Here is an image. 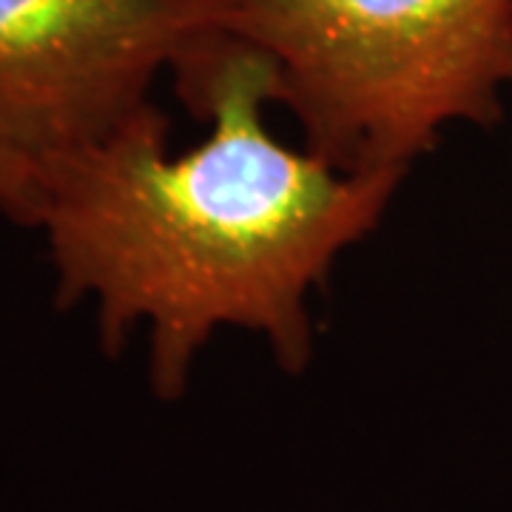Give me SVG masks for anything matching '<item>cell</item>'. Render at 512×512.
<instances>
[{
    "mask_svg": "<svg viewBox=\"0 0 512 512\" xmlns=\"http://www.w3.org/2000/svg\"><path fill=\"white\" fill-rule=\"evenodd\" d=\"M211 134L183 154L148 106L103 143L37 168V214L57 274V305H97L117 356L148 328V376L183 396L222 328L265 339L288 373L313 356L311 296L336 259L382 222L404 174L339 171L279 143L265 123L274 69L237 37L174 77Z\"/></svg>",
    "mask_w": 512,
    "mask_h": 512,
    "instance_id": "obj_1",
    "label": "cell"
},
{
    "mask_svg": "<svg viewBox=\"0 0 512 512\" xmlns=\"http://www.w3.org/2000/svg\"><path fill=\"white\" fill-rule=\"evenodd\" d=\"M231 37L274 69L276 106L339 171H399L512 89V0H239Z\"/></svg>",
    "mask_w": 512,
    "mask_h": 512,
    "instance_id": "obj_2",
    "label": "cell"
},
{
    "mask_svg": "<svg viewBox=\"0 0 512 512\" xmlns=\"http://www.w3.org/2000/svg\"><path fill=\"white\" fill-rule=\"evenodd\" d=\"M239 0H0V171L37 214V168L97 146L231 35Z\"/></svg>",
    "mask_w": 512,
    "mask_h": 512,
    "instance_id": "obj_3",
    "label": "cell"
},
{
    "mask_svg": "<svg viewBox=\"0 0 512 512\" xmlns=\"http://www.w3.org/2000/svg\"><path fill=\"white\" fill-rule=\"evenodd\" d=\"M0 211H3L9 220L29 225V202H26V197L18 191V185L12 183L3 171H0Z\"/></svg>",
    "mask_w": 512,
    "mask_h": 512,
    "instance_id": "obj_4",
    "label": "cell"
}]
</instances>
